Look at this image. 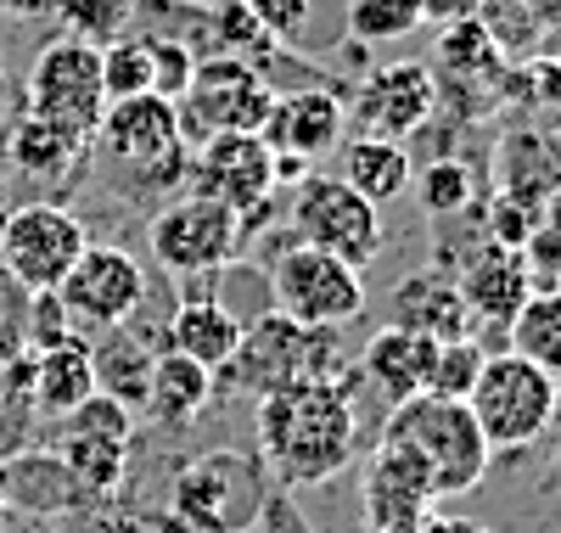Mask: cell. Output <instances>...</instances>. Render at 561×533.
Segmentation results:
<instances>
[{
    "label": "cell",
    "mask_w": 561,
    "mask_h": 533,
    "mask_svg": "<svg viewBox=\"0 0 561 533\" xmlns=\"http://www.w3.org/2000/svg\"><path fill=\"white\" fill-rule=\"evenodd\" d=\"M343 107H348V124L359 135L410 140L427 129V118L438 107V79L421 63H388L377 73H365L354 84V102H343Z\"/></svg>",
    "instance_id": "cell-16"
},
{
    "label": "cell",
    "mask_w": 561,
    "mask_h": 533,
    "mask_svg": "<svg viewBox=\"0 0 561 533\" xmlns=\"http://www.w3.org/2000/svg\"><path fill=\"white\" fill-rule=\"evenodd\" d=\"M359 376L354 365L332 376H304L275 394L253 399L259 405V455L280 489H314L332 483L354 455H359Z\"/></svg>",
    "instance_id": "cell-1"
},
{
    "label": "cell",
    "mask_w": 561,
    "mask_h": 533,
    "mask_svg": "<svg viewBox=\"0 0 561 533\" xmlns=\"http://www.w3.org/2000/svg\"><path fill=\"white\" fill-rule=\"evenodd\" d=\"M550 68H556V73H561V39H556V52H550Z\"/></svg>",
    "instance_id": "cell-47"
},
{
    "label": "cell",
    "mask_w": 561,
    "mask_h": 533,
    "mask_svg": "<svg viewBox=\"0 0 561 533\" xmlns=\"http://www.w3.org/2000/svg\"><path fill=\"white\" fill-rule=\"evenodd\" d=\"M0 95H7V63H0Z\"/></svg>",
    "instance_id": "cell-48"
},
{
    "label": "cell",
    "mask_w": 561,
    "mask_h": 533,
    "mask_svg": "<svg viewBox=\"0 0 561 533\" xmlns=\"http://www.w3.org/2000/svg\"><path fill=\"white\" fill-rule=\"evenodd\" d=\"M275 477L259 450H203L169 483V511L185 533H248L264 517Z\"/></svg>",
    "instance_id": "cell-4"
},
{
    "label": "cell",
    "mask_w": 561,
    "mask_h": 533,
    "mask_svg": "<svg viewBox=\"0 0 561 533\" xmlns=\"http://www.w3.org/2000/svg\"><path fill=\"white\" fill-rule=\"evenodd\" d=\"M343 147V163H337V180L354 185L365 203H399L410 180H415V163L404 152V140H382V135H354V140H337Z\"/></svg>",
    "instance_id": "cell-27"
},
{
    "label": "cell",
    "mask_w": 561,
    "mask_h": 533,
    "mask_svg": "<svg viewBox=\"0 0 561 533\" xmlns=\"http://www.w3.org/2000/svg\"><path fill=\"white\" fill-rule=\"evenodd\" d=\"M427 533H489V528L466 517H427Z\"/></svg>",
    "instance_id": "cell-43"
},
{
    "label": "cell",
    "mask_w": 561,
    "mask_h": 533,
    "mask_svg": "<svg viewBox=\"0 0 561 533\" xmlns=\"http://www.w3.org/2000/svg\"><path fill=\"white\" fill-rule=\"evenodd\" d=\"M248 7L275 45H298L309 34V18H314V0H248Z\"/></svg>",
    "instance_id": "cell-38"
},
{
    "label": "cell",
    "mask_w": 561,
    "mask_h": 533,
    "mask_svg": "<svg viewBox=\"0 0 561 533\" xmlns=\"http://www.w3.org/2000/svg\"><path fill=\"white\" fill-rule=\"evenodd\" d=\"M523 12L534 18L539 34H561V0H523Z\"/></svg>",
    "instance_id": "cell-41"
},
{
    "label": "cell",
    "mask_w": 561,
    "mask_h": 533,
    "mask_svg": "<svg viewBox=\"0 0 561 533\" xmlns=\"http://www.w3.org/2000/svg\"><path fill=\"white\" fill-rule=\"evenodd\" d=\"M147 39V57H152V95H163V102H180L185 84H192L197 73V52L174 34H140Z\"/></svg>",
    "instance_id": "cell-37"
},
{
    "label": "cell",
    "mask_w": 561,
    "mask_h": 533,
    "mask_svg": "<svg viewBox=\"0 0 561 533\" xmlns=\"http://www.w3.org/2000/svg\"><path fill=\"white\" fill-rule=\"evenodd\" d=\"M382 439L399 444V450H410L421 466H427L438 500L472 495L478 483L489 477V461H494L489 444H483V432H478V421H472V410H466V399L415 394V399H404V405L388 410Z\"/></svg>",
    "instance_id": "cell-3"
},
{
    "label": "cell",
    "mask_w": 561,
    "mask_h": 533,
    "mask_svg": "<svg viewBox=\"0 0 561 533\" xmlns=\"http://www.w3.org/2000/svg\"><path fill=\"white\" fill-rule=\"evenodd\" d=\"M12 293H18V286H12L7 275H0V343H7V326H12V320H23V304H18V309H7V298H12Z\"/></svg>",
    "instance_id": "cell-44"
},
{
    "label": "cell",
    "mask_w": 561,
    "mask_h": 533,
    "mask_svg": "<svg viewBox=\"0 0 561 533\" xmlns=\"http://www.w3.org/2000/svg\"><path fill=\"white\" fill-rule=\"evenodd\" d=\"M505 349H517L523 360H534L561 382V286H539L517 309V320L505 326Z\"/></svg>",
    "instance_id": "cell-30"
},
{
    "label": "cell",
    "mask_w": 561,
    "mask_h": 533,
    "mask_svg": "<svg viewBox=\"0 0 561 533\" xmlns=\"http://www.w3.org/2000/svg\"><path fill=\"white\" fill-rule=\"evenodd\" d=\"M370 533H427V517H415V522H382V528H370Z\"/></svg>",
    "instance_id": "cell-45"
},
{
    "label": "cell",
    "mask_w": 561,
    "mask_h": 533,
    "mask_svg": "<svg viewBox=\"0 0 561 533\" xmlns=\"http://www.w3.org/2000/svg\"><path fill=\"white\" fill-rule=\"evenodd\" d=\"M359 500H365V522L382 528V522H415V517H433L438 495H433V477L410 450L377 439V450L365 455V477H359Z\"/></svg>",
    "instance_id": "cell-19"
},
{
    "label": "cell",
    "mask_w": 561,
    "mask_h": 533,
    "mask_svg": "<svg viewBox=\"0 0 561 533\" xmlns=\"http://www.w3.org/2000/svg\"><path fill=\"white\" fill-rule=\"evenodd\" d=\"M237 337H242V320L230 315L225 304H214V298H185L169 315V326H163V343L174 354H185L192 365L214 371V376H219V365L230 354H237Z\"/></svg>",
    "instance_id": "cell-28"
},
{
    "label": "cell",
    "mask_w": 561,
    "mask_h": 533,
    "mask_svg": "<svg viewBox=\"0 0 561 533\" xmlns=\"http://www.w3.org/2000/svg\"><path fill=\"white\" fill-rule=\"evenodd\" d=\"M51 18L62 23V34H73L84 45H107V39L129 34L135 0H57Z\"/></svg>",
    "instance_id": "cell-32"
},
{
    "label": "cell",
    "mask_w": 561,
    "mask_h": 533,
    "mask_svg": "<svg viewBox=\"0 0 561 533\" xmlns=\"http://www.w3.org/2000/svg\"><path fill=\"white\" fill-rule=\"evenodd\" d=\"M90 152L124 180L129 197H163L169 185L185 180V158H192L185 152V135H180V118H174V102H163L152 90L107 102L96 135H90Z\"/></svg>",
    "instance_id": "cell-2"
},
{
    "label": "cell",
    "mask_w": 561,
    "mask_h": 533,
    "mask_svg": "<svg viewBox=\"0 0 561 533\" xmlns=\"http://www.w3.org/2000/svg\"><path fill=\"white\" fill-rule=\"evenodd\" d=\"M107 533H152V528H147V522H113Z\"/></svg>",
    "instance_id": "cell-46"
},
{
    "label": "cell",
    "mask_w": 561,
    "mask_h": 533,
    "mask_svg": "<svg viewBox=\"0 0 561 533\" xmlns=\"http://www.w3.org/2000/svg\"><path fill=\"white\" fill-rule=\"evenodd\" d=\"M556 483H561V444H556Z\"/></svg>",
    "instance_id": "cell-49"
},
{
    "label": "cell",
    "mask_w": 561,
    "mask_h": 533,
    "mask_svg": "<svg viewBox=\"0 0 561 533\" xmlns=\"http://www.w3.org/2000/svg\"><path fill=\"white\" fill-rule=\"evenodd\" d=\"M270 533H314L309 522H304V511L293 506V489H270V500H264V517H259Z\"/></svg>",
    "instance_id": "cell-40"
},
{
    "label": "cell",
    "mask_w": 561,
    "mask_h": 533,
    "mask_svg": "<svg viewBox=\"0 0 561 533\" xmlns=\"http://www.w3.org/2000/svg\"><path fill=\"white\" fill-rule=\"evenodd\" d=\"M90 158V140L84 135H68L57 124H45L34 113H23L12 129H7V163L12 174L34 180V185H68Z\"/></svg>",
    "instance_id": "cell-25"
},
{
    "label": "cell",
    "mask_w": 561,
    "mask_h": 533,
    "mask_svg": "<svg viewBox=\"0 0 561 533\" xmlns=\"http://www.w3.org/2000/svg\"><path fill=\"white\" fill-rule=\"evenodd\" d=\"M343 23L359 45H393L427 23V12H421V0H343Z\"/></svg>",
    "instance_id": "cell-31"
},
{
    "label": "cell",
    "mask_w": 561,
    "mask_h": 533,
    "mask_svg": "<svg viewBox=\"0 0 561 533\" xmlns=\"http://www.w3.org/2000/svg\"><path fill=\"white\" fill-rule=\"evenodd\" d=\"M0 500L18 506V511H34V517L90 506L57 450H23V455H12L7 466H0Z\"/></svg>",
    "instance_id": "cell-26"
},
{
    "label": "cell",
    "mask_w": 561,
    "mask_h": 533,
    "mask_svg": "<svg viewBox=\"0 0 561 533\" xmlns=\"http://www.w3.org/2000/svg\"><path fill=\"white\" fill-rule=\"evenodd\" d=\"M293 241L365 270L370 259L382 253L388 230H382V208L377 203H365L359 191L343 185L337 174L309 169L298 180V197H293Z\"/></svg>",
    "instance_id": "cell-9"
},
{
    "label": "cell",
    "mask_w": 561,
    "mask_h": 533,
    "mask_svg": "<svg viewBox=\"0 0 561 533\" xmlns=\"http://www.w3.org/2000/svg\"><path fill=\"white\" fill-rule=\"evenodd\" d=\"M460 298H466V315H472V326H511L517 320V309L534 298V270L517 248H500V241H483V248H472L460 259Z\"/></svg>",
    "instance_id": "cell-18"
},
{
    "label": "cell",
    "mask_w": 561,
    "mask_h": 533,
    "mask_svg": "<svg viewBox=\"0 0 561 533\" xmlns=\"http://www.w3.org/2000/svg\"><path fill=\"white\" fill-rule=\"evenodd\" d=\"M57 455L73 472V483L84 489V500H102L118 489V477L129 466V444H135V410H124L107 394H90L73 416L57 421Z\"/></svg>",
    "instance_id": "cell-15"
},
{
    "label": "cell",
    "mask_w": 561,
    "mask_h": 533,
    "mask_svg": "<svg viewBox=\"0 0 561 533\" xmlns=\"http://www.w3.org/2000/svg\"><path fill=\"white\" fill-rule=\"evenodd\" d=\"M270 102H275V84L253 63L203 57L185 95L174 102V118H180V135L197 147L208 135H259L270 118Z\"/></svg>",
    "instance_id": "cell-10"
},
{
    "label": "cell",
    "mask_w": 561,
    "mask_h": 533,
    "mask_svg": "<svg viewBox=\"0 0 561 533\" xmlns=\"http://www.w3.org/2000/svg\"><path fill=\"white\" fill-rule=\"evenodd\" d=\"M158 349L140 343V326H107L102 343H90V365H96V394L118 399L124 410H140Z\"/></svg>",
    "instance_id": "cell-29"
},
{
    "label": "cell",
    "mask_w": 561,
    "mask_h": 533,
    "mask_svg": "<svg viewBox=\"0 0 561 533\" xmlns=\"http://www.w3.org/2000/svg\"><path fill=\"white\" fill-rule=\"evenodd\" d=\"M343 129H348L343 95L325 90V84H304V90H275L259 140H264L275 158H298V163L314 169L325 152H337Z\"/></svg>",
    "instance_id": "cell-17"
},
{
    "label": "cell",
    "mask_w": 561,
    "mask_h": 533,
    "mask_svg": "<svg viewBox=\"0 0 561 533\" xmlns=\"http://www.w3.org/2000/svg\"><path fill=\"white\" fill-rule=\"evenodd\" d=\"M84 248V219L62 203H23L0 219V275L18 293H57Z\"/></svg>",
    "instance_id": "cell-12"
},
{
    "label": "cell",
    "mask_w": 561,
    "mask_h": 533,
    "mask_svg": "<svg viewBox=\"0 0 561 533\" xmlns=\"http://www.w3.org/2000/svg\"><path fill=\"white\" fill-rule=\"evenodd\" d=\"M18 331H23V349H28V354L84 337V331L73 326V315L62 309V298H57V293H28V298H23V326H18Z\"/></svg>",
    "instance_id": "cell-36"
},
{
    "label": "cell",
    "mask_w": 561,
    "mask_h": 533,
    "mask_svg": "<svg viewBox=\"0 0 561 533\" xmlns=\"http://www.w3.org/2000/svg\"><path fill=\"white\" fill-rule=\"evenodd\" d=\"M208 399H214V371H203L185 354L163 349L152 360L147 394H140V421H147L152 432H169V439H174V432H192L203 421Z\"/></svg>",
    "instance_id": "cell-22"
},
{
    "label": "cell",
    "mask_w": 561,
    "mask_h": 533,
    "mask_svg": "<svg viewBox=\"0 0 561 533\" xmlns=\"http://www.w3.org/2000/svg\"><path fill=\"white\" fill-rule=\"evenodd\" d=\"M57 0H0V12L7 18H51Z\"/></svg>",
    "instance_id": "cell-42"
},
{
    "label": "cell",
    "mask_w": 561,
    "mask_h": 533,
    "mask_svg": "<svg viewBox=\"0 0 561 533\" xmlns=\"http://www.w3.org/2000/svg\"><path fill=\"white\" fill-rule=\"evenodd\" d=\"M102 107H107V95H102V57H96V45H84L73 34L45 39L34 52V63H28L23 113H34L45 124H57V129L90 140L96 124H102Z\"/></svg>",
    "instance_id": "cell-11"
},
{
    "label": "cell",
    "mask_w": 561,
    "mask_h": 533,
    "mask_svg": "<svg viewBox=\"0 0 561 533\" xmlns=\"http://www.w3.org/2000/svg\"><path fill=\"white\" fill-rule=\"evenodd\" d=\"M242 241H248L242 214L214 197H197V191H180L147 225V248H152L158 270L174 281H208L230 259H242Z\"/></svg>",
    "instance_id": "cell-8"
},
{
    "label": "cell",
    "mask_w": 561,
    "mask_h": 533,
    "mask_svg": "<svg viewBox=\"0 0 561 533\" xmlns=\"http://www.w3.org/2000/svg\"><path fill=\"white\" fill-rule=\"evenodd\" d=\"M489 349L478 343V337H455V343H438L433 354V371H427V394L433 399H466L472 394V382L483 371Z\"/></svg>",
    "instance_id": "cell-35"
},
{
    "label": "cell",
    "mask_w": 561,
    "mask_h": 533,
    "mask_svg": "<svg viewBox=\"0 0 561 533\" xmlns=\"http://www.w3.org/2000/svg\"><path fill=\"white\" fill-rule=\"evenodd\" d=\"M433 354H438L433 337H415V331H404V326H382V331L365 343V354L354 360V376H359V387H370V394L393 410V405H404V399H415V394H427Z\"/></svg>",
    "instance_id": "cell-20"
},
{
    "label": "cell",
    "mask_w": 561,
    "mask_h": 533,
    "mask_svg": "<svg viewBox=\"0 0 561 533\" xmlns=\"http://www.w3.org/2000/svg\"><path fill=\"white\" fill-rule=\"evenodd\" d=\"M494 191L511 203H523L534 214H545V203L561 191V147L550 135H534V129H517L500 140L494 152Z\"/></svg>",
    "instance_id": "cell-24"
},
{
    "label": "cell",
    "mask_w": 561,
    "mask_h": 533,
    "mask_svg": "<svg viewBox=\"0 0 561 533\" xmlns=\"http://www.w3.org/2000/svg\"><path fill=\"white\" fill-rule=\"evenodd\" d=\"M539 225H545V214L511 203V197H494V208H489V241H500V248H517V253H523V241H528Z\"/></svg>",
    "instance_id": "cell-39"
},
{
    "label": "cell",
    "mask_w": 561,
    "mask_h": 533,
    "mask_svg": "<svg viewBox=\"0 0 561 533\" xmlns=\"http://www.w3.org/2000/svg\"><path fill=\"white\" fill-rule=\"evenodd\" d=\"M90 394H96V365H90V343H84V337L28 354V410L39 421L73 416Z\"/></svg>",
    "instance_id": "cell-23"
},
{
    "label": "cell",
    "mask_w": 561,
    "mask_h": 533,
    "mask_svg": "<svg viewBox=\"0 0 561 533\" xmlns=\"http://www.w3.org/2000/svg\"><path fill=\"white\" fill-rule=\"evenodd\" d=\"M264 281H270V309L309 331H343L365 315V270L320 248H304V241H287L264 264Z\"/></svg>",
    "instance_id": "cell-7"
},
{
    "label": "cell",
    "mask_w": 561,
    "mask_h": 533,
    "mask_svg": "<svg viewBox=\"0 0 561 533\" xmlns=\"http://www.w3.org/2000/svg\"><path fill=\"white\" fill-rule=\"evenodd\" d=\"M343 371V349H337V331H309L298 320H287L280 309H264L242 326L237 337V354H230L214 376V387L225 394H242V399H264L287 382L304 376H332Z\"/></svg>",
    "instance_id": "cell-6"
},
{
    "label": "cell",
    "mask_w": 561,
    "mask_h": 533,
    "mask_svg": "<svg viewBox=\"0 0 561 533\" xmlns=\"http://www.w3.org/2000/svg\"><path fill=\"white\" fill-rule=\"evenodd\" d=\"M96 57H102V95L107 102L152 90V57H147V39L140 34H118V39L96 45Z\"/></svg>",
    "instance_id": "cell-33"
},
{
    "label": "cell",
    "mask_w": 561,
    "mask_h": 533,
    "mask_svg": "<svg viewBox=\"0 0 561 533\" xmlns=\"http://www.w3.org/2000/svg\"><path fill=\"white\" fill-rule=\"evenodd\" d=\"M62 309L73 315L79 331H107V326H129L147 304V275H140V259L113 248V241H90V248L73 259V270L57 286Z\"/></svg>",
    "instance_id": "cell-14"
},
{
    "label": "cell",
    "mask_w": 561,
    "mask_h": 533,
    "mask_svg": "<svg viewBox=\"0 0 561 533\" xmlns=\"http://www.w3.org/2000/svg\"><path fill=\"white\" fill-rule=\"evenodd\" d=\"M0 455H7V450H0Z\"/></svg>",
    "instance_id": "cell-50"
},
{
    "label": "cell",
    "mask_w": 561,
    "mask_h": 533,
    "mask_svg": "<svg viewBox=\"0 0 561 533\" xmlns=\"http://www.w3.org/2000/svg\"><path fill=\"white\" fill-rule=\"evenodd\" d=\"M466 410H472L489 455H523L561 421V382L534 360H523L517 349H500L483 360L472 394H466Z\"/></svg>",
    "instance_id": "cell-5"
},
{
    "label": "cell",
    "mask_w": 561,
    "mask_h": 533,
    "mask_svg": "<svg viewBox=\"0 0 561 533\" xmlns=\"http://www.w3.org/2000/svg\"><path fill=\"white\" fill-rule=\"evenodd\" d=\"M415 197H421V214L427 219H455L472 203V169L455 163V158H433L415 174Z\"/></svg>",
    "instance_id": "cell-34"
},
{
    "label": "cell",
    "mask_w": 561,
    "mask_h": 533,
    "mask_svg": "<svg viewBox=\"0 0 561 533\" xmlns=\"http://www.w3.org/2000/svg\"><path fill=\"white\" fill-rule=\"evenodd\" d=\"M185 191L197 197H214L225 208L242 214V230L253 236L270 214V191H275V163H270V147L259 135H208L192 147L185 158Z\"/></svg>",
    "instance_id": "cell-13"
},
{
    "label": "cell",
    "mask_w": 561,
    "mask_h": 533,
    "mask_svg": "<svg viewBox=\"0 0 561 533\" xmlns=\"http://www.w3.org/2000/svg\"><path fill=\"white\" fill-rule=\"evenodd\" d=\"M388 326H404L415 337H433V343H455V337H472V315L449 270H415L393 286L388 304Z\"/></svg>",
    "instance_id": "cell-21"
}]
</instances>
